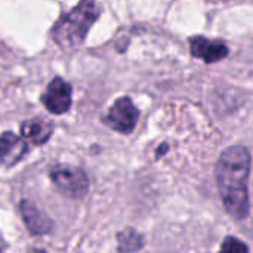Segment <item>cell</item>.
I'll return each instance as SVG.
<instances>
[{
	"label": "cell",
	"instance_id": "obj_12",
	"mask_svg": "<svg viewBox=\"0 0 253 253\" xmlns=\"http://www.w3.org/2000/svg\"><path fill=\"white\" fill-rule=\"evenodd\" d=\"M166 150H168V145H163L162 148H159V150H157V157H160V156H162V153H165Z\"/></svg>",
	"mask_w": 253,
	"mask_h": 253
},
{
	"label": "cell",
	"instance_id": "obj_4",
	"mask_svg": "<svg viewBox=\"0 0 253 253\" xmlns=\"http://www.w3.org/2000/svg\"><path fill=\"white\" fill-rule=\"evenodd\" d=\"M138 117L139 111L133 102L129 98H120L110 108L105 117V123L120 133H130L136 126Z\"/></svg>",
	"mask_w": 253,
	"mask_h": 253
},
{
	"label": "cell",
	"instance_id": "obj_2",
	"mask_svg": "<svg viewBox=\"0 0 253 253\" xmlns=\"http://www.w3.org/2000/svg\"><path fill=\"white\" fill-rule=\"evenodd\" d=\"M101 6L95 1H82L58 19L52 28L53 42L62 49H77L86 39L92 24L99 18Z\"/></svg>",
	"mask_w": 253,
	"mask_h": 253
},
{
	"label": "cell",
	"instance_id": "obj_7",
	"mask_svg": "<svg viewBox=\"0 0 253 253\" xmlns=\"http://www.w3.org/2000/svg\"><path fill=\"white\" fill-rule=\"evenodd\" d=\"M19 209H21L22 219L31 234L42 236V234H47L52 231L53 222L44 213H42L31 202L22 200L19 205Z\"/></svg>",
	"mask_w": 253,
	"mask_h": 253
},
{
	"label": "cell",
	"instance_id": "obj_3",
	"mask_svg": "<svg viewBox=\"0 0 253 253\" xmlns=\"http://www.w3.org/2000/svg\"><path fill=\"white\" fill-rule=\"evenodd\" d=\"M50 179L64 196L71 199H82L89 190L87 175L74 166H55L50 170Z\"/></svg>",
	"mask_w": 253,
	"mask_h": 253
},
{
	"label": "cell",
	"instance_id": "obj_11",
	"mask_svg": "<svg viewBox=\"0 0 253 253\" xmlns=\"http://www.w3.org/2000/svg\"><path fill=\"white\" fill-rule=\"evenodd\" d=\"M218 253H249L248 246L236 237H227Z\"/></svg>",
	"mask_w": 253,
	"mask_h": 253
},
{
	"label": "cell",
	"instance_id": "obj_10",
	"mask_svg": "<svg viewBox=\"0 0 253 253\" xmlns=\"http://www.w3.org/2000/svg\"><path fill=\"white\" fill-rule=\"evenodd\" d=\"M142 246L144 239L133 228H126L117 234V251L120 253L138 252Z\"/></svg>",
	"mask_w": 253,
	"mask_h": 253
},
{
	"label": "cell",
	"instance_id": "obj_1",
	"mask_svg": "<svg viewBox=\"0 0 253 253\" xmlns=\"http://www.w3.org/2000/svg\"><path fill=\"white\" fill-rule=\"evenodd\" d=\"M251 154L243 145H233L221 154L215 175L225 211L236 219L249 215V182Z\"/></svg>",
	"mask_w": 253,
	"mask_h": 253
},
{
	"label": "cell",
	"instance_id": "obj_9",
	"mask_svg": "<svg viewBox=\"0 0 253 253\" xmlns=\"http://www.w3.org/2000/svg\"><path fill=\"white\" fill-rule=\"evenodd\" d=\"M53 132V125L42 117L30 119L21 125V135L36 145L44 144Z\"/></svg>",
	"mask_w": 253,
	"mask_h": 253
},
{
	"label": "cell",
	"instance_id": "obj_5",
	"mask_svg": "<svg viewBox=\"0 0 253 253\" xmlns=\"http://www.w3.org/2000/svg\"><path fill=\"white\" fill-rule=\"evenodd\" d=\"M42 102L52 114H64L71 107V86L61 77H55L42 96Z\"/></svg>",
	"mask_w": 253,
	"mask_h": 253
},
{
	"label": "cell",
	"instance_id": "obj_6",
	"mask_svg": "<svg viewBox=\"0 0 253 253\" xmlns=\"http://www.w3.org/2000/svg\"><path fill=\"white\" fill-rule=\"evenodd\" d=\"M191 55L196 58H202L205 62H216L228 55V47L222 42L208 40L202 36H196L190 40Z\"/></svg>",
	"mask_w": 253,
	"mask_h": 253
},
{
	"label": "cell",
	"instance_id": "obj_8",
	"mask_svg": "<svg viewBox=\"0 0 253 253\" xmlns=\"http://www.w3.org/2000/svg\"><path fill=\"white\" fill-rule=\"evenodd\" d=\"M27 153V144L12 132L0 135V165L13 166Z\"/></svg>",
	"mask_w": 253,
	"mask_h": 253
}]
</instances>
